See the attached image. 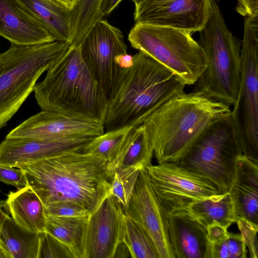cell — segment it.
<instances>
[{
	"mask_svg": "<svg viewBox=\"0 0 258 258\" xmlns=\"http://www.w3.org/2000/svg\"><path fill=\"white\" fill-rule=\"evenodd\" d=\"M133 127L125 126L106 131L92 139L86 145L83 152L101 156L107 161Z\"/></svg>",
	"mask_w": 258,
	"mask_h": 258,
	"instance_id": "cell-29",
	"label": "cell"
},
{
	"mask_svg": "<svg viewBox=\"0 0 258 258\" xmlns=\"http://www.w3.org/2000/svg\"><path fill=\"white\" fill-rule=\"evenodd\" d=\"M0 191H1V189H0Z\"/></svg>",
	"mask_w": 258,
	"mask_h": 258,
	"instance_id": "cell-42",
	"label": "cell"
},
{
	"mask_svg": "<svg viewBox=\"0 0 258 258\" xmlns=\"http://www.w3.org/2000/svg\"><path fill=\"white\" fill-rule=\"evenodd\" d=\"M72 11L76 6L77 0H54Z\"/></svg>",
	"mask_w": 258,
	"mask_h": 258,
	"instance_id": "cell-39",
	"label": "cell"
},
{
	"mask_svg": "<svg viewBox=\"0 0 258 258\" xmlns=\"http://www.w3.org/2000/svg\"><path fill=\"white\" fill-rule=\"evenodd\" d=\"M133 65L122 69L108 99L105 131L142 124L173 96L184 92V83L171 71L145 54L133 55Z\"/></svg>",
	"mask_w": 258,
	"mask_h": 258,
	"instance_id": "cell-3",
	"label": "cell"
},
{
	"mask_svg": "<svg viewBox=\"0 0 258 258\" xmlns=\"http://www.w3.org/2000/svg\"><path fill=\"white\" fill-rule=\"evenodd\" d=\"M244 18L239 90L230 117L240 154L258 161V16Z\"/></svg>",
	"mask_w": 258,
	"mask_h": 258,
	"instance_id": "cell-8",
	"label": "cell"
},
{
	"mask_svg": "<svg viewBox=\"0 0 258 258\" xmlns=\"http://www.w3.org/2000/svg\"><path fill=\"white\" fill-rule=\"evenodd\" d=\"M128 40L134 48L171 71L185 85L195 84L207 67L204 48L186 31L136 23Z\"/></svg>",
	"mask_w": 258,
	"mask_h": 258,
	"instance_id": "cell-7",
	"label": "cell"
},
{
	"mask_svg": "<svg viewBox=\"0 0 258 258\" xmlns=\"http://www.w3.org/2000/svg\"><path fill=\"white\" fill-rule=\"evenodd\" d=\"M70 44L59 41L29 45L11 43L0 53V129L34 91L36 82Z\"/></svg>",
	"mask_w": 258,
	"mask_h": 258,
	"instance_id": "cell-6",
	"label": "cell"
},
{
	"mask_svg": "<svg viewBox=\"0 0 258 258\" xmlns=\"http://www.w3.org/2000/svg\"><path fill=\"white\" fill-rule=\"evenodd\" d=\"M239 154L230 114L211 125L176 163L208 178L225 193L232 184Z\"/></svg>",
	"mask_w": 258,
	"mask_h": 258,
	"instance_id": "cell-9",
	"label": "cell"
},
{
	"mask_svg": "<svg viewBox=\"0 0 258 258\" xmlns=\"http://www.w3.org/2000/svg\"><path fill=\"white\" fill-rule=\"evenodd\" d=\"M16 168L0 165V181L19 189L26 186L27 181L24 172Z\"/></svg>",
	"mask_w": 258,
	"mask_h": 258,
	"instance_id": "cell-33",
	"label": "cell"
},
{
	"mask_svg": "<svg viewBox=\"0 0 258 258\" xmlns=\"http://www.w3.org/2000/svg\"><path fill=\"white\" fill-rule=\"evenodd\" d=\"M165 217L174 258H210L206 227L183 210L165 212Z\"/></svg>",
	"mask_w": 258,
	"mask_h": 258,
	"instance_id": "cell-17",
	"label": "cell"
},
{
	"mask_svg": "<svg viewBox=\"0 0 258 258\" xmlns=\"http://www.w3.org/2000/svg\"><path fill=\"white\" fill-rule=\"evenodd\" d=\"M230 106L200 92L177 94L143 121L158 163L177 162L202 134L231 114Z\"/></svg>",
	"mask_w": 258,
	"mask_h": 258,
	"instance_id": "cell-2",
	"label": "cell"
},
{
	"mask_svg": "<svg viewBox=\"0 0 258 258\" xmlns=\"http://www.w3.org/2000/svg\"><path fill=\"white\" fill-rule=\"evenodd\" d=\"M228 193L235 221L243 218L258 225V161L242 154L237 157Z\"/></svg>",
	"mask_w": 258,
	"mask_h": 258,
	"instance_id": "cell-19",
	"label": "cell"
},
{
	"mask_svg": "<svg viewBox=\"0 0 258 258\" xmlns=\"http://www.w3.org/2000/svg\"><path fill=\"white\" fill-rule=\"evenodd\" d=\"M131 1H132L135 4V5H136L143 0H131Z\"/></svg>",
	"mask_w": 258,
	"mask_h": 258,
	"instance_id": "cell-41",
	"label": "cell"
},
{
	"mask_svg": "<svg viewBox=\"0 0 258 258\" xmlns=\"http://www.w3.org/2000/svg\"><path fill=\"white\" fill-rule=\"evenodd\" d=\"M56 41L73 42L71 11L54 0H19Z\"/></svg>",
	"mask_w": 258,
	"mask_h": 258,
	"instance_id": "cell-22",
	"label": "cell"
},
{
	"mask_svg": "<svg viewBox=\"0 0 258 258\" xmlns=\"http://www.w3.org/2000/svg\"><path fill=\"white\" fill-rule=\"evenodd\" d=\"M27 184L44 206L69 201L91 213L110 195L107 160L83 150L67 151L21 165Z\"/></svg>",
	"mask_w": 258,
	"mask_h": 258,
	"instance_id": "cell-1",
	"label": "cell"
},
{
	"mask_svg": "<svg viewBox=\"0 0 258 258\" xmlns=\"http://www.w3.org/2000/svg\"><path fill=\"white\" fill-rule=\"evenodd\" d=\"M4 204H2L1 203H0V230L1 228V225L3 223L4 218L5 217L6 213L4 212V211L2 209L3 207H4Z\"/></svg>",
	"mask_w": 258,
	"mask_h": 258,
	"instance_id": "cell-40",
	"label": "cell"
},
{
	"mask_svg": "<svg viewBox=\"0 0 258 258\" xmlns=\"http://www.w3.org/2000/svg\"><path fill=\"white\" fill-rule=\"evenodd\" d=\"M78 46L85 63L108 99L122 70L116 64L115 58L127 53L122 33L101 19L88 30Z\"/></svg>",
	"mask_w": 258,
	"mask_h": 258,
	"instance_id": "cell-11",
	"label": "cell"
},
{
	"mask_svg": "<svg viewBox=\"0 0 258 258\" xmlns=\"http://www.w3.org/2000/svg\"><path fill=\"white\" fill-rule=\"evenodd\" d=\"M142 168L135 166L121 168L111 177L110 195L121 205L123 211L128 205Z\"/></svg>",
	"mask_w": 258,
	"mask_h": 258,
	"instance_id": "cell-28",
	"label": "cell"
},
{
	"mask_svg": "<svg viewBox=\"0 0 258 258\" xmlns=\"http://www.w3.org/2000/svg\"><path fill=\"white\" fill-rule=\"evenodd\" d=\"M200 33L208 63L193 91L233 106L239 86L240 44L227 27L217 0H211L209 19Z\"/></svg>",
	"mask_w": 258,
	"mask_h": 258,
	"instance_id": "cell-5",
	"label": "cell"
},
{
	"mask_svg": "<svg viewBox=\"0 0 258 258\" xmlns=\"http://www.w3.org/2000/svg\"><path fill=\"white\" fill-rule=\"evenodd\" d=\"M104 131L103 124L42 110L12 130L6 138H30L50 141L92 139L103 134Z\"/></svg>",
	"mask_w": 258,
	"mask_h": 258,
	"instance_id": "cell-15",
	"label": "cell"
},
{
	"mask_svg": "<svg viewBox=\"0 0 258 258\" xmlns=\"http://www.w3.org/2000/svg\"><path fill=\"white\" fill-rule=\"evenodd\" d=\"M236 223L245 246L249 251L250 256L251 258H257L258 225L243 218L238 219Z\"/></svg>",
	"mask_w": 258,
	"mask_h": 258,
	"instance_id": "cell-32",
	"label": "cell"
},
{
	"mask_svg": "<svg viewBox=\"0 0 258 258\" xmlns=\"http://www.w3.org/2000/svg\"><path fill=\"white\" fill-rule=\"evenodd\" d=\"M4 207L19 226L35 233L44 231L46 222L45 206L28 184L15 191H10Z\"/></svg>",
	"mask_w": 258,
	"mask_h": 258,
	"instance_id": "cell-21",
	"label": "cell"
},
{
	"mask_svg": "<svg viewBox=\"0 0 258 258\" xmlns=\"http://www.w3.org/2000/svg\"><path fill=\"white\" fill-rule=\"evenodd\" d=\"M228 258H245L247 250L240 234L229 232L226 238Z\"/></svg>",
	"mask_w": 258,
	"mask_h": 258,
	"instance_id": "cell-34",
	"label": "cell"
},
{
	"mask_svg": "<svg viewBox=\"0 0 258 258\" xmlns=\"http://www.w3.org/2000/svg\"><path fill=\"white\" fill-rule=\"evenodd\" d=\"M37 258H75L70 248L50 233H39Z\"/></svg>",
	"mask_w": 258,
	"mask_h": 258,
	"instance_id": "cell-30",
	"label": "cell"
},
{
	"mask_svg": "<svg viewBox=\"0 0 258 258\" xmlns=\"http://www.w3.org/2000/svg\"><path fill=\"white\" fill-rule=\"evenodd\" d=\"M153 188L165 212L222 194L208 178L176 163L165 162L146 168Z\"/></svg>",
	"mask_w": 258,
	"mask_h": 258,
	"instance_id": "cell-10",
	"label": "cell"
},
{
	"mask_svg": "<svg viewBox=\"0 0 258 258\" xmlns=\"http://www.w3.org/2000/svg\"><path fill=\"white\" fill-rule=\"evenodd\" d=\"M102 0H77L71 11V23L74 38L70 45L77 46L88 30L99 20Z\"/></svg>",
	"mask_w": 258,
	"mask_h": 258,
	"instance_id": "cell-27",
	"label": "cell"
},
{
	"mask_svg": "<svg viewBox=\"0 0 258 258\" xmlns=\"http://www.w3.org/2000/svg\"><path fill=\"white\" fill-rule=\"evenodd\" d=\"M122 0H102L100 17L109 14Z\"/></svg>",
	"mask_w": 258,
	"mask_h": 258,
	"instance_id": "cell-37",
	"label": "cell"
},
{
	"mask_svg": "<svg viewBox=\"0 0 258 258\" xmlns=\"http://www.w3.org/2000/svg\"><path fill=\"white\" fill-rule=\"evenodd\" d=\"M0 36L19 45L56 41L19 0H0Z\"/></svg>",
	"mask_w": 258,
	"mask_h": 258,
	"instance_id": "cell-18",
	"label": "cell"
},
{
	"mask_svg": "<svg viewBox=\"0 0 258 258\" xmlns=\"http://www.w3.org/2000/svg\"><path fill=\"white\" fill-rule=\"evenodd\" d=\"M46 215L44 231L71 249L75 258H81V245L88 217L75 218Z\"/></svg>",
	"mask_w": 258,
	"mask_h": 258,
	"instance_id": "cell-25",
	"label": "cell"
},
{
	"mask_svg": "<svg viewBox=\"0 0 258 258\" xmlns=\"http://www.w3.org/2000/svg\"><path fill=\"white\" fill-rule=\"evenodd\" d=\"M177 210L186 211L206 227L218 223L228 228L236 222L228 192L195 201Z\"/></svg>",
	"mask_w": 258,
	"mask_h": 258,
	"instance_id": "cell-24",
	"label": "cell"
},
{
	"mask_svg": "<svg viewBox=\"0 0 258 258\" xmlns=\"http://www.w3.org/2000/svg\"><path fill=\"white\" fill-rule=\"evenodd\" d=\"M124 213L146 232L158 258H174L168 239L165 211L153 188L146 168L140 171Z\"/></svg>",
	"mask_w": 258,
	"mask_h": 258,
	"instance_id": "cell-14",
	"label": "cell"
},
{
	"mask_svg": "<svg viewBox=\"0 0 258 258\" xmlns=\"http://www.w3.org/2000/svg\"><path fill=\"white\" fill-rule=\"evenodd\" d=\"M154 155L150 137L142 123L133 126L107 161V172L111 178L118 169L131 166L146 168L152 165Z\"/></svg>",
	"mask_w": 258,
	"mask_h": 258,
	"instance_id": "cell-20",
	"label": "cell"
},
{
	"mask_svg": "<svg viewBox=\"0 0 258 258\" xmlns=\"http://www.w3.org/2000/svg\"><path fill=\"white\" fill-rule=\"evenodd\" d=\"M227 228L218 223H213L207 226V237L210 244L225 239L228 233Z\"/></svg>",
	"mask_w": 258,
	"mask_h": 258,
	"instance_id": "cell-35",
	"label": "cell"
},
{
	"mask_svg": "<svg viewBox=\"0 0 258 258\" xmlns=\"http://www.w3.org/2000/svg\"><path fill=\"white\" fill-rule=\"evenodd\" d=\"M235 11L244 17L258 16V0H237Z\"/></svg>",
	"mask_w": 258,
	"mask_h": 258,
	"instance_id": "cell-36",
	"label": "cell"
},
{
	"mask_svg": "<svg viewBox=\"0 0 258 258\" xmlns=\"http://www.w3.org/2000/svg\"><path fill=\"white\" fill-rule=\"evenodd\" d=\"M34 89L42 110L104 124L108 97L85 63L78 45H70Z\"/></svg>",
	"mask_w": 258,
	"mask_h": 258,
	"instance_id": "cell-4",
	"label": "cell"
},
{
	"mask_svg": "<svg viewBox=\"0 0 258 258\" xmlns=\"http://www.w3.org/2000/svg\"><path fill=\"white\" fill-rule=\"evenodd\" d=\"M211 0H143L135 5L136 23L201 32L210 16Z\"/></svg>",
	"mask_w": 258,
	"mask_h": 258,
	"instance_id": "cell-12",
	"label": "cell"
},
{
	"mask_svg": "<svg viewBox=\"0 0 258 258\" xmlns=\"http://www.w3.org/2000/svg\"><path fill=\"white\" fill-rule=\"evenodd\" d=\"M39 233L19 226L6 213L0 230V246L8 258H37Z\"/></svg>",
	"mask_w": 258,
	"mask_h": 258,
	"instance_id": "cell-23",
	"label": "cell"
},
{
	"mask_svg": "<svg viewBox=\"0 0 258 258\" xmlns=\"http://www.w3.org/2000/svg\"><path fill=\"white\" fill-rule=\"evenodd\" d=\"M115 61L120 69H128L133 65V56L127 53L121 54L116 56Z\"/></svg>",
	"mask_w": 258,
	"mask_h": 258,
	"instance_id": "cell-38",
	"label": "cell"
},
{
	"mask_svg": "<svg viewBox=\"0 0 258 258\" xmlns=\"http://www.w3.org/2000/svg\"><path fill=\"white\" fill-rule=\"evenodd\" d=\"M92 139L58 141L6 138L0 143V165L14 168L72 150H83Z\"/></svg>",
	"mask_w": 258,
	"mask_h": 258,
	"instance_id": "cell-16",
	"label": "cell"
},
{
	"mask_svg": "<svg viewBox=\"0 0 258 258\" xmlns=\"http://www.w3.org/2000/svg\"><path fill=\"white\" fill-rule=\"evenodd\" d=\"M124 211L112 196L88 217L82 236L81 258H113L122 243Z\"/></svg>",
	"mask_w": 258,
	"mask_h": 258,
	"instance_id": "cell-13",
	"label": "cell"
},
{
	"mask_svg": "<svg viewBox=\"0 0 258 258\" xmlns=\"http://www.w3.org/2000/svg\"><path fill=\"white\" fill-rule=\"evenodd\" d=\"M45 211L47 215L59 217L86 218L90 214L84 207L69 201L50 203L45 206Z\"/></svg>",
	"mask_w": 258,
	"mask_h": 258,
	"instance_id": "cell-31",
	"label": "cell"
},
{
	"mask_svg": "<svg viewBox=\"0 0 258 258\" xmlns=\"http://www.w3.org/2000/svg\"><path fill=\"white\" fill-rule=\"evenodd\" d=\"M122 243L133 258H158L156 249L146 232L124 213Z\"/></svg>",
	"mask_w": 258,
	"mask_h": 258,
	"instance_id": "cell-26",
	"label": "cell"
}]
</instances>
